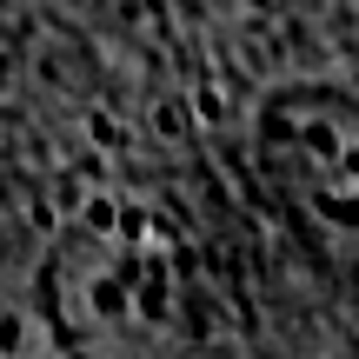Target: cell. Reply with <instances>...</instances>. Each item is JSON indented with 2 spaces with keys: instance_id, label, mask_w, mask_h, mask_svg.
<instances>
[{
  "instance_id": "cell-1",
  "label": "cell",
  "mask_w": 359,
  "mask_h": 359,
  "mask_svg": "<svg viewBox=\"0 0 359 359\" xmlns=\"http://www.w3.org/2000/svg\"><path fill=\"white\" fill-rule=\"evenodd\" d=\"M0 359H339L193 93L7 7Z\"/></svg>"
},
{
  "instance_id": "cell-3",
  "label": "cell",
  "mask_w": 359,
  "mask_h": 359,
  "mask_svg": "<svg viewBox=\"0 0 359 359\" xmlns=\"http://www.w3.org/2000/svg\"><path fill=\"white\" fill-rule=\"evenodd\" d=\"M0 7L74 27V34L167 74L173 87L200 93L246 53L286 47L299 34L346 20L359 0H0Z\"/></svg>"
},
{
  "instance_id": "cell-2",
  "label": "cell",
  "mask_w": 359,
  "mask_h": 359,
  "mask_svg": "<svg viewBox=\"0 0 359 359\" xmlns=\"http://www.w3.org/2000/svg\"><path fill=\"white\" fill-rule=\"evenodd\" d=\"M193 107L333 353L359 359V13L226 67Z\"/></svg>"
}]
</instances>
